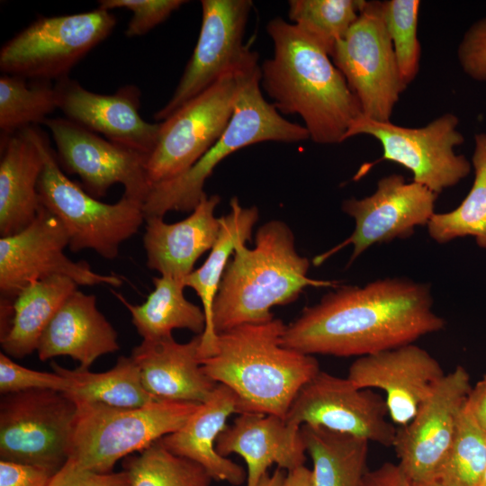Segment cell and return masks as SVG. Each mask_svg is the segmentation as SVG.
Masks as SVG:
<instances>
[{
	"mask_svg": "<svg viewBox=\"0 0 486 486\" xmlns=\"http://www.w3.org/2000/svg\"><path fill=\"white\" fill-rule=\"evenodd\" d=\"M130 486H211L212 478L197 463L168 451L158 440L126 457Z\"/></svg>",
	"mask_w": 486,
	"mask_h": 486,
	"instance_id": "cell-35",
	"label": "cell"
},
{
	"mask_svg": "<svg viewBox=\"0 0 486 486\" xmlns=\"http://www.w3.org/2000/svg\"><path fill=\"white\" fill-rule=\"evenodd\" d=\"M472 389L461 365L446 374L413 419L397 429L392 446L412 482L434 480L454 440Z\"/></svg>",
	"mask_w": 486,
	"mask_h": 486,
	"instance_id": "cell-18",
	"label": "cell"
},
{
	"mask_svg": "<svg viewBox=\"0 0 486 486\" xmlns=\"http://www.w3.org/2000/svg\"><path fill=\"white\" fill-rule=\"evenodd\" d=\"M445 325L430 285L387 277L325 294L286 325L281 342L306 355L360 357L413 344Z\"/></svg>",
	"mask_w": 486,
	"mask_h": 486,
	"instance_id": "cell-1",
	"label": "cell"
},
{
	"mask_svg": "<svg viewBox=\"0 0 486 486\" xmlns=\"http://www.w3.org/2000/svg\"><path fill=\"white\" fill-rule=\"evenodd\" d=\"M76 413L75 402L61 392L32 390L3 395L1 460L57 472L68 460Z\"/></svg>",
	"mask_w": 486,
	"mask_h": 486,
	"instance_id": "cell-9",
	"label": "cell"
},
{
	"mask_svg": "<svg viewBox=\"0 0 486 486\" xmlns=\"http://www.w3.org/2000/svg\"><path fill=\"white\" fill-rule=\"evenodd\" d=\"M474 170L472 185L463 202L453 211L436 213L427 227L429 237L444 244L453 239L472 237L486 250V133L474 135L472 157Z\"/></svg>",
	"mask_w": 486,
	"mask_h": 486,
	"instance_id": "cell-32",
	"label": "cell"
},
{
	"mask_svg": "<svg viewBox=\"0 0 486 486\" xmlns=\"http://www.w3.org/2000/svg\"><path fill=\"white\" fill-rule=\"evenodd\" d=\"M301 432L313 486L361 485L368 471V440L310 425H302Z\"/></svg>",
	"mask_w": 486,
	"mask_h": 486,
	"instance_id": "cell-30",
	"label": "cell"
},
{
	"mask_svg": "<svg viewBox=\"0 0 486 486\" xmlns=\"http://www.w3.org/2000/svg\"><path fill=\"white\" fill-rule=\"evenodd\" d=\"M387 416L385 399L372 389L320 370L301 388L284 418L296 428L320 427L389 447L397 428Z\"/></svg>",
	"mask_w": 486,
	"mask_h": 486,
	"instance_id": "cell-15",
	"label": "cell"
},
{
	"mask_svg": "<svg viewBox=\"0 0 486 486\" xmlns=\"http://www.w3.org/2000/svg\"><path fill=\"white\" fill-rule=\"evenodd\" d=\"M48 486H130V481L125 470L101 473L80 469L66 462L52 476Z\"/></svg>",
	"mask_w": 486,
	"mask_h": 486,
	"instance_id": "cell-41",
	"label": "cell"
},
{
	"mask_svg": "<svg viewBox=\"0 0 486 486\" xmlns=\"http://www.w3.org/2000/svg\"><path fill=\"white\" fill-rule=\"evenodd\" d=\"M0 144V235L7 237L26 228L39 212L44 160L34 126L1 136Z\"/></svg>",
	"mask_w": 486,
	"mask_h": 486,
	"instance_id": "cell-26",
	"label": "cell"
},
{
	"mask_svg": "<svg viewBox=\"0 0 486 486\" xmlns=\"http://www.w3.org/2000/svg\"><path fill=\"white\" fill-rule=\"evenodd\" d=\"M479 486H486V472H485V473H484Z\"/></svg>",
	"mask_w": 486,
	"mask_h": 486,
	"instance_id": "cell-48",
	"label": "cell"
},
{
	"mask_svg": "<svg viewBox=\"0 0 486 486\" xmlns=\"http://www.w3.org/2000/svg\"><path fill=\"white\" fill-rule=\"evenodd\" d=\"M153 284L154 290L139 305L112 291L130 311L132 324L142 340L173 337L172 331L176 328L202 335L205 329L204 312L202 308L185 298L184 279L160 275L153 278Z\"/></svg>",
	"mask_w": 486,
	"mask_h": 486,
	"instance_id": "cell-29",
	"label": "cell"
},
{
	"mask_svg": "<svg viewBox=\"0 0 486 486\" xmlns=\"http://www.w3.org/2000/svg\"><path fill=\"white\" fill-rule=\"evenodd\" d=\"M436 197V194L420 184L407 183L401 175L382 177L373 194L343 201L342 210L355 220V230L338 246L317 256L313 263L319 265L340 248L352 245L351 264L373 245L410 237L416 227L428 225L435 214Z\"/></svg>",
	"mask_w": 486,
	"mask_h": 486,
	"instance_id": "cell-17",
	"label": "cell"
},
{
	"mask_svg": "<svg viewBox=\"0 0 486 486\" xmlns=\"http://www.w3.org/2000/svg\"><path fill=\"white\" fill-rule=\"evenodd\" d=\"M413 486H445L437 480H428L420 482H413Z\"/></svg>",
	"mask_w": 486,
	"mask_h": 486,
	"instance_id": "cell-47",
	"label": "cell"
},
{
	"mask_svg": "<svg viewBox=\"0 0 486 486\" xmlns=\"http://www.w3.org/2000/svg\"><path fill=\"white\" fill-rule=\"evenodd\" d=\"M465 410L486 432V374L472 387L465 402Z\"/></svg>",
	"mask_w": 486,
	"mask_h": 486,
	"instance_id": "cell-44",
	"label": "cell"
},
{
	"mask_svg": "<svg viewBox=\"0 0 486 486\" xmlns=\"http://www.w3.org/2000/svg\"><path fill=\"white\" fill-rule=\"evenodd\" d=\"M117 332L96 306V298L76 290L62 303L43 331L40 360L70 356L89 369L101 356L120 349Z\"/></svg>",
	"mask_w": 486,
	"mask_h": 486,
	"instance_id": "cell-25",
	"label": "cell"
},
{
	"mask_svg": "<svg viewBox=\"0 0 486 486\" xmlns=\"http://www.w3.org/2000/svg\"><path fill=\"white\" fill-rule=\"evenodd\" d=\"M309 269L285 222L260 226L254 248L238 245L225 269L212 310L216 333L272 320L273 307L296 301L306 287L338 286L337 281L309 277Z\"/></svg>",
	"mask_w": 486,
	"mask_h": 486,
	"instance_id": "cell-3",
	"label": "cell"
},
{
	"mask_svg": "<svg viewBox=\"0 0 486 486\" xmlns=\"http://www.w3.org/2000/svg\"><path fill=\"white\" fill-rule=\"evenodd\" d=\"M72 384L53 372H40L18 364L4 352L0 353V392L4 395L32 390L68 392Z\"/></svg>",
	"mask_w": 486,
	"mask_h": 486,
	"instance_id": "cell-38",
	"label": "cell"
},
{
	"mask_svg": "<svg viewBox=\"0 0 486 486\" xmlns=\"http://www.w3.org/2000/svg\"><path fill=\"white\" fill-rule=\"evenodd\" d=\"M77 286L63 275L30 282L16 296L9 328L0 336L3 352L10 357L22 358L37 351L46 327Z\"/></svg>",
	"mask_w": 486,
	"mask_h": 486,
	"instance_id": "cell-28",
	"label": "cell"
},
{
	"mask_svg": "<svg viewBox=\"0 0 486 486\" xmlns=\"http://www.w3.org/2000/svg\"><path fill=\"white\" fill-rule=\"evenodd\" d=\"M187 1L184 0H100L98 7L112 11L125 8L132 16L125 31L127 37L141 36L163 22Z\"/></svg>",
	"mask_w": 486,
	"mask_h": 486,
	"instance_id": "cell-39",
	"label": "cell"
},
{
	"mask_svg": "<svg viewBox=\"0 0 486 486\" xmlns=\"http://www.w3.org/2000/svg\"><path fill=\"white\" fill-rule=\"evenodd\" d=\"M51 366L53 372L70 381L72 387L66 394L73 400L117 408H138L158 400L144 388L139 367L131 356H120L112 368L102 373L80 366L71 370L56 362Z\"/></svg>",
	"mask_w": 486,
	"mask_h": 486,
	"instance_id": "cell-31",
	"label": "cell"
},
{
	"mask_svg": "<svg viewBox=\"0 0 486 486\" xmlns=\"http://www.w3.org/2000/svg\"><path fill=\"white\" fill-rule=\"evenodd\" d=\"M73 401L76 413L67 462L101 473L111 472L118 460L178 430L199 406L165 400L138 408Z\"/></svg>",
	"mask_w": 486,
	"mask_h": 486,
	"instance_id": "cell-6",
	"label": "cell"
},
{
	"mask_svg": "<svg viewBox=\"0 0 486 486\" xmlns=\"http://www.w3.org/2000/svg\"><path fill=\"white\" fill-rule=\"evenodd\" d=\"M34 131L44 160L38 184L41 205L63 224L72 252L92 249L114 259L145 220L143 202L122 195L105 203L92 196L65 175L45 133L36 126Z\"/></svg>",
	"mask_w": 486,
	"mask_h": 486,
	"instance_id": "cell-7",
	"label": "cell"
},
{
	"mask_svg": "<svg viewBox=\"0 0 486 486\" xmlns=\"http://www.w3.org/2000/svg\"><path fill=\"white\" fill-rule=\"evenodd\" d=\"M220 201L217 194H205L185 219L175 223L165 222L163 217L145 218L147 266L160 275L185 279L218 238L220 218L214 212Z\"/></svg>",
	"mask_w": 486,
	"mask_h": 486,
	"instance_id": "cell-23",
	"label": "cell"
},
{
	"mask_svg": "<svg viewBox=\"0 0 486 486\" xmlns=\"http://www.w3.org/2000/svg\"><path fill=\"white\" fill-rule=\"evenodd\" d=\"M360 486H413V482L399 464L384 463L367 471Z\"/></svg>",
	"mask_w": 486,
	"mask_h": 486,
	"instance_id": "cell-43",
	"label": "cell"
},
{
	"mask_svg": "<svg viewBox=\"0 0 486 486\" xmlns=\"http://www.w3.org/2000/svg\"><path fill=\"white\" fill-rule=\"evenodd\" d=\"M285 475L284 470L276 468L274 472H267L257 486H282Z\"/></svg>",
	"mask_w": 486,
	"mask_h": 486,
	"instance_id": "cell-46",
	"label": "cell"
},
{
	"mask_svg": "<svg viewBox=\"0 0 486 486\" xmlns=\"http://www.w3.org/2000/svg\"><path fill=\"white\" fill-rule=\"evenodd\" d=\"M285 328L273 319L223 331L215 354L201 360L212 380L237 394L241 413L284 418L301 388L320 371L313 356L282 345Z\"/></svg>",
	"mask_w": 486,
	"mask_h": 486,
	"instance_id": "cell-4",
	"label": "cell"
},
{
	"mask_svg": "<svg viewBox=\"0 0 486 486\" xmlns=\"http://www.w3.org/2000/svg\"><path fill=\"white\" fill-rule=\"evenodd\" d=\"M202 335L186 343L173 337L142 340L131 352L146 391L158 400L201 404L218 383L202 370Z\"/></svg>",
	"mask_w": 486,
	"mask_h": 486,
	"instance_id": "cell-22",
	"label": "cell"
},
{
	"mask_svg": "<svg viewBox=\"0 0 486 486\" xmlns=\"http://www.w3.org/2000/svg\"><path fill=\"white\" fill-rule=\"evenodd\" d=\"M459 118L446 112L419 128H408L390 122H377L359 116L350 126L346 140L356 135H369L382 147L380 161L397 163L420 184L438 195L456 185L472 170V163L454 148L464 141L457 130Z\"/></svg>",
	"mask_w": 486,
	"mask_h": 486,
	"instance_id": "cell-11",
	"label": "cell"
},
{
	"mask_svg": "<svg viewBox=\"0 0 486 486\" xmlns=\"http://www.w3.org/2000/svg\"><path fill=\"white\" fill-rule=\"evenodd\" d=\"M237 394L218 383L207 400L199 404L176 431L159 439L171 453L200 464L212 478L232 486L247 482V472L238 464L216 451V441L232 414H240Z\"/></svg>",
	"mask_w": 486,
	"mask_h": 486,
	"instance_id": "cell-24",
	"label": "cell"
},
{
	"mask_svg": "<svg viewBox=\"0 0 486 486\" xmlns=\"http://www.w3.org/2000/svg\"><path fill=\"white\" fill-rule=\"evenodd\" d=\"M115 24L112 12L99 7L39 18L3 45L0 69L35 81L61 79L111 34Z\"/></svg>",
	"mask_w": 486,
	"mask_h": 486,
	"instance_id": "cell-8",
	"label": "cell"
},
{
	"mask_svg": "<svg viewBox=\"0 0 486 486\" xmlns=\"http://www.w3.org/2000/svg\"><path fill=\"white\" fill-rule=\"evenodd\" d=\"M330 58L356 97L362 114L377 122H390L407 86L398 70L381 1H365Z\"/></svg>",
	"mask_w": 486,
	"mask_h": 486,
	"instance_id": "cell-10",
	"label": "cell"
},
{
	"mask_svg": "<svg viewBox=\"0 0 486 486\" xmlns=\"http://www.w3.org/2000/svg\"><path fill=\"white\" fill-rule=\"evenodd\" d=\"M202 26L194 52L169 101L154 118L164 121L223 75L258 66L243 42L250 0H202Z\"/></svg>",
	"mask_w": 486,
	"mask_h": 486,
	"instance_id": "cell-14",
	"label": "cell"
},
{
	"mask_svg": "<svg viewBox=\"0 0 486 486\" xmlns=\"http://www.w3.org/2000/svg\"><path fill=\"white\" fill-rule=\"evenodd\" d=\"M310 139L304 126L284 119L260 86V65L241 73L233 113L212 148L182 175L151 186L143 202L145 218L171 211L192 212L206 194L203 186L228 156L263 141L300 142Z\"/></svg>",
	"mask_w": 486,
	"mask_h": 486,
	"instance_id": "cell-5",
	"label": "cell"
},
{
	"mask_svg": "<svg viewBox=\"0 0 486 486\" xmlns=\"http://www.w3.org/2000/svg\"><path fill=\"white\" fill-rule=\"evenodd\" d=\"M216 451L225 457L236 454L244 459L246 486H257L273 464L290 472L306 461L301 428L279 416L260 413L238 414L218 436Z\"/></svg>",
	"mask_w": 486,
	"mask_h": 486,
	"instance_id": "cell-21",
	"label": "cell"
},
{
	"mask_svg": "<svg viewBox=\"0 0 486 486\" xmlns=\"http://www.w3.org/2000/svg\"><path fill=\"white\" fill-rule=\"evenodd\" d=\"M457 58L468 76L476 81H486V17L466 31L458 46Z\"/></svg>",
	"mask_w": 486,
	"mask_h": 486,
	"instance_id": "cell-40",
	"label": "cell"
},
{
	"mask_svg": "<svg viewBox=\"0 0 486 486\" xmlns=\"http://www.w3.org/2000/svg\"><path fill=\"white\" fill-rule=\"evenodd\" d=\"M258 218L256 206L243 207L238 198L233 197L229 213L220 218V230L209 256L184 279L185 287L192 288L200 298L205 316V329L200 346L201 360L212 356L217 349L218 334L213 327L212 310L230 257L238 245L251 239Z\"/></svg>",
	"mask_w": 486,
	"mask_h": 486,
	"instance_id": "cell-27",
	"label": "cell"
},
{
	"mask_svg": "<svg viewBox=\"0 0 486 486\" xmlns=\"http://www.w3.org/2000/svg\"><path fill=\"white\" fill-rule=\"evenodd\" d=\"M55 473L33 465L0 461V486H48Z\"/></svg>",
	"mask_w": 486,
	"mask_h": 486,
	"instance_id": "cell-42",
	"label": "cell"
},
{
	"mask_svg": "<svg viewBox=\"0 0 486 486\" xmlns=\"http://www.w3.org/2000/svg\"><path fill=\"white\" fill-rule=\"evenodd\" d=\"M58 109L66 117L104 138L146 156L153 151L159 123L146 122L140 114V90L134 85L112 94L83 87L68 76L57 80Z\"/></svg>",
	"mask_w": 486,
	"mask_h": 486,
	"instance_id": "cell-20",
	"label": "cell"
},
{
	"mask_svg": "<svg viewBox=\"0 0 486 486\" xmlns=\"http://www.w3.org/2000/svg\"><path fill=\"white\" fill-rule=\"evenodd\" d=\"M282 486H313L311 470L302 465L286 472Z\"/></svg>",
	"mask_w": 486,
	"mask_h": 486,
	"instance_id": "cell-45",
	"label": "cell"
},
{
	"mask_svg": "<svg viewBox=\"0 0 486 486\" xmlns=\"http://www.w3.org/2000/svg\"><path fill=\"white\" fill-rule=\"evenodd\" d=\"M22 76H0L1 136L44 123L48 115L58 109V94L48 81L28 83Z\"/></svg>",
	"mask_w": 486,
	"mask_h": 486,
	"instance_id": "cell-33",
	"label": "cell"
},
{
	"mask_svg": "<svg viewBox=\"0 0 486 486\" xmlns=\"http://www.w3.org/2000/svg\"><path fill=\"white\" fill-rule=\"evenodd\" d=\"M56 157L68 173L79 176L84 189L95 198L121 184L123 195L144 202L151 185L147 175L148 156L114 143L68 120L48 118Z\"/></svg>",
	"mask_w": 486,
	"mask_h": 486,
	"instance_id": "cell-16",
	"label": "cell"
},
{
	"mask_svg": "<svg viewBox=\"0 0 486 486\" xmlns=\"http://www.w3.org/2000/svg\"><path fill=\"white\" fill-rule=\"evenodd\" d=\"M68 237L61 221L42 205L36 218L21 231L0 238L1 305L13 306L18 293L32 281L54 275L71 278L78 285L120 287L122 278L94 272L84 260L64 253Z\"/></svg>",
	"mask_w": 486,
	"mask_h": 486,
	"instance_id": "cell-13",
	"label": "cell"
},
{
	"mask_svg": "<svg viewBox=\"0 0 486 486\" xmlns=\"http://www.w3.org/2000/svg\"><path fill=\"white\" fill-rule=\"evenodd\" d=\"M386 29L391 38L398 70L408 86L419 69L420 43L418 38V0L381 2Z\"/></svg>",
	"mask_w": 486,
	"mask_h": 486,
	"instance_id": "cell-37",
	"label": "cell"
},
{
	"mask_svg": "<svg viewBox=\"0 0 486 486\" xmlns=\"http://www.w3.org/2000/svg\"><path fill=\"white\" fill-rule=\"evenodd\" d=\"M441 364L413 344L364 356L349 367L347 378L361 389L385 392L393 424H409L445 376Z\"/></svg>",
	"mask_w": 486,
	"mask_h": 486,
	"instance_id": "cell-19",
	"label": "cell"
},
{
	"mask_svg": "<svg viewBox=\"0 0 486 486\" xmlns=\"http://www.w3.org/2000/svg\"><path fill=\"white\" fill-rule=\"evenodd\" d=\"M364 0H291L292 23L329 57L357 20Z\"/></svg>",
	"mask_w": 486,
	"mask_h": 486,
	"instance_id": "cell-34",
	"label": "cell"
},
{
	"mask_svg": "<svg viewBox=\"0 0 486 486\" xmlns=\"http://www.w3.org/2000/svg\"><path fill=\"white\" fill-rule=\"evenodd\" d=\"M485 472L486 432L464 406L454 440L435 480L445 486H479Z\"/></svg>",
	"mask_w": 486,
	"mask_h": 486,
	"instance_id": "cell-36",
	"label": "cell"
},
{
	"mask_svg": "<svg viewBox=\"0 0 486 486\" xmlns=\"http://www.w3.org/2000/svg\"><path fill=\"white\" fill-rule=\"evenodd\" d=\"M246 70L223 75L159 123L146 165L151 186L184 173L219 140L232 116L240 75Z\"/></svg>",
	"mask_w": 486,
	"mask_h": 486,
	"instance_id": "cell-12",
	"label": "cell"
},
{
	"mask_svg": "<svg viewBox=\"0 0 486 486\" xmlns=\"http://www.w3.org/2000/svg\"><path fill=\"white\" fill-rule=\"evenodd\" d=\"M274 54L260 65V86L279 112L299 115L318 144L346 140L362 115L360 104L330 57L292 23L274 17L266 25Z\"/></svg>",
	"mask_w": 486,
	"mask_h": 486,
	"instance_id": "cell-2",
	"label": "cell"
}]
</instances>
